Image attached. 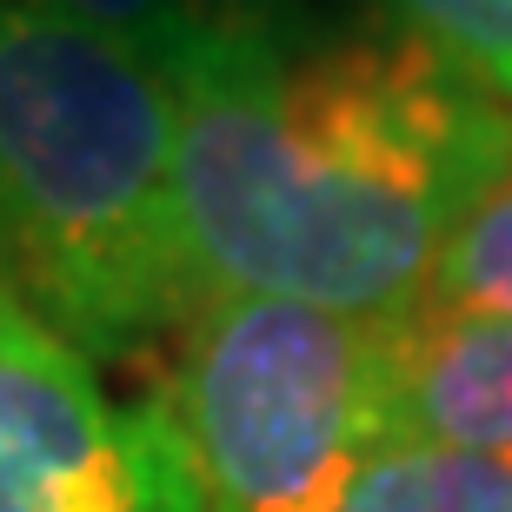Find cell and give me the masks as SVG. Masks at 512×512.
<instances>
[{
    "instance_id": "obj_1",
    "label": "cell",
    "mask_w": 512,
    "mask_h": 512,
    "mask_svg": "<svg viewBox=\"0 0 512 512\" xmlns=\"http://www.w3.org/2000/svg\"><path fill=\"white\" fill-rule=\"evenodd\" d=\"M173 227L187 300L266 293L399 320L512 147L499 107L413 34H320L293 14L173 80Z\"/></svg>"
},
{
    "instance_id": "obj_2",
    "label": "cell",
    "mask_w": 512,
    "mask_h": 512,
    "mask_svg": "<svg viewBox=\"0 0 512 512\" xmlns=\"http://www.w3.org/2000/svg\"><path fill=\"white\" fill-rule=\"evenodd\" d=\"M180 94L120 40L0 0V293L120 360L187 320L173 227Z\"/></svg>"
},
{
    "instance_id": "obj_3",
    "label": "cell",
    "mask_w": 512,
    "mask_h": 512,
    "mask_svg": "<svg viewBox=\"0 0 512 512\" xmlns=\"http://www.w3.org/2000/svg\"><path fill=\"white\" fill-rule=\"evenodd\" d=\"M160 419L200 512H340L386 426V320L213 293L173 326Z\"/></svg>"
},
{
    "instance_id": "obj_4",
    "label": "cell",
    "mask_w": 512,
    "mask_h": 512,
    "mask_svg": "<svg viewBox=\"0 0 512 512\" xmlns=\"http://www.w3.org/2000/svg\"><path fill=\"white\" fill-rule=\"evenodd\" d=\"M0 512H200L160 406H120L74 340L0 293Z\"/></svg>"
},
{
    "instance_id": "obj_5",
    "label": "cell",
    "mask_w": 512,
    "mask_h": 512,
    "mask_svg": "<svg viewBox=\"0 0 512 512\" xmlns=\"http://www.w3.org/2000/svg\"><path fill=\"white\" fill-rule=\"evenodd\" d=\"M393 439L512 453V320L413 306L386 320Z\"/></svg>"
},
{
    "instance_id": "obj_6",
    "label": "cell",
    "mask_w": 512,
    "mask_h": 512,
    "mask_svg": "<svg viewBox=\"0 0 512 512\" xmlns=\"http://www.w3.org/2000/svg\"><path fill=\"white\" fill-rule=\"evenodd\" d=\"M40 7H54V14L80 20V27L120 40L127 54L160 67L167 80L200 67L220 40L293 14V0H40Z\"/></svg>"
},
{
    "instance_id": "obj_7",
    "label": "cell",
    "mask_w": 512,
    "mask_h": 512,
    "mask_svg": "<svg viewBox=\"0 0 512 512\" xmlns=\"http://www.w3.org/2000/svg\"><path fill=\"white\" fill-rule=\"evenodd\" d=\"M340 512H512V453L386 439Z\"/></svg>"
},
{
    "instance_id": "obj_8",
    "label": "cell",
    "mask_w": 512,
    "mask_h": 512,
    "mask_svg": "<svg viewBox=\"0 0 512 512\" xmlns=\"http://www.w3.org/2000/svg\"><path fill=\"white\" fill-rule=\"evenodd\" d=\"M419 306L512 320V147L493 167V180L473 193V207L459 213V227L446 233Z\"/></svg>"
},
{
    "instance_id": "obj_9",
    "label": "cell",
    "mask_w": 512,
    "mask_h": 512,
    "mask_svg": "<svg viewBox=\"0 0 512 512\" xmlns=\"http://www.w3.org/2000/svg\"><path fill=\"white\" fill-rule=\"evenodd\" d=\"M380 27L413 34L439 60L512 107V0H373Z\"/></svg>"
}]
</instances>
